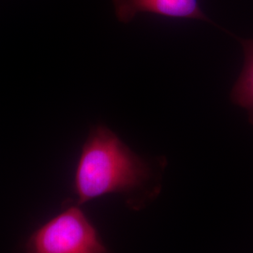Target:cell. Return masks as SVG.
Instances as JSON below:
<instances>
[{
	"instance_id": "obj_4",
	"label": "cell",
	"mask_w": 253,
	"mask_h": 253,
	"mask_svg": "<svg viewBox=\"0 0 253 253\" xmlns=\"http://www.w3.org/2000/svg\"><path fill=\"white\" fill-rule=\"evenodd\" d=\"M238 40L244 50V67L231 91V100L247 111L253 126V39Z\"/></svg>"
},
{
	"instance_id": "obj_2",
	"label": "cell",
	"mask_w": 253,
	"mask_h": 253,
	"mask_svg": "<svg viewBox=\"0 0 253 253\" xmlns=\"http://www.w3.org/2000/svg\"><path fill=\"white\" fill-rule=\"evenodd\" d=\"M23 253H112L78 205L69 204L28 237Z\"/></svg>"
},
{
	"instance_id": "obj_1",
	"label": "cell",
	"mask_w": 253,
	"mask_h": 253,
	"mask_svg": "<svg viewBox=\"0 0 253 253\" xmlns=\"http://www.w3.org/2000/svg\"><path fill=\"white\" fill-rule=\"evenodd\" d=\"M164 165L165 162L156 164L134 153L107 126H94L75 168V204L119 194L130 209L141 210L160 194Z\"/></svg>"
},
{
	"instance_id": "obj_3",
	"label": "cell",
	"mask_w": 253,
	"mask_h": 253,
	"mask_svg": "<svg viewBox=\"0 0 253 253\" xmlns=\"http://www.w3.org/2000/svg\"><path fill=\"white\" fill-rule=\"evenodd\" d=\"M118 21L129 23L139 13H153L169 18L191 19L208 23V18L200 8L198 0H113Z\"/></svg>"
}]
</instances>
